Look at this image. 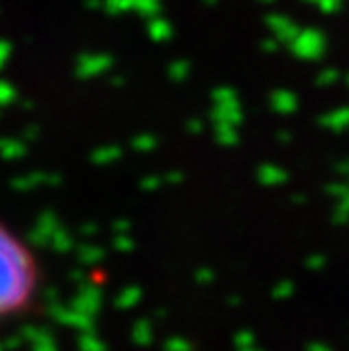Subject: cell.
<instances>
[{
    "label": "cell",
    "instance_id": "1",
    "mask_svg": "<svg viewBox=\"0 0 349 351\" xmlns=\"http://www.w3.org/2000/svg\"><path fill=\"white\" fill-rule=\"evenodd\" d=\"M46 270L34 245L0 218V328L34 315L43 302Z\"/></svg>",
    "mask_w": 349,
    "mask_h": 351
}]
</instances>
